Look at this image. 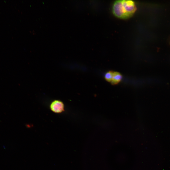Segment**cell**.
Listing matches in <instances>:
<instances>
[{
	"instance_id": "obj_1",
	"label": "cell",
	"mask_w": 170,
	"mask_h": 170,
	"mask_svg": "<svg viewBox=\"0 0 170 170\" xmlns=\"http://www.w3.org/2000/svg\"><path fill=\"white\" fill-rule=\"evenodd\" d=\"M136 10L134 1L131 0H118L114 3L112 12L116 17L125 19L132 16Z\"/></svg>"
},
{
	"instance_id": "obj_2",
	"label": "cell",
	"mask_w": 170,
	"mask_h": 170,
	"mask_svg": "<svg viewBox=\"0 0 170 170\" xmlns=\"http://www.w3.org/2000/svg\"><path fill=\"white\" fill-rule=\"evenodd\" d=\"M50 107L51 111L56 113H60L64 111V104L60 100L53 101L51 103Z\"/></svg>"
},
{
	"instance_id": "obj_3",
	"label": "cell",
	"mask_w": 170,
	"mask_h": 170,
	"mask_svg": "<svg viewBox=\"0 0 170 170\" xmlns=\"http://www.w3.org/2000/svg\"><path fill=\"white\" fill-rule=\"evenodd\" d=\"M122 78V76L119 73L117 72H114L112 78L111 82L113 84H116L121 81Z\"/></svg>"
},
{
	"instance_id": "obj_4",
	"label": "cell",
	"mask_w": 170,
	"mask_h": 170,
	"mask_svg": "<svg viewBox=\"0 0 170 170\" xmlns=\"http://www.w3.org/2000/svg\"><path fill=\"white\" fill-rule=\"evenodd\" d=\"M114 72L111 71L108 72L106 73L105 76L106 80L108 81L111 82L112 80Z\"/></svg>"
}]
</instances>
